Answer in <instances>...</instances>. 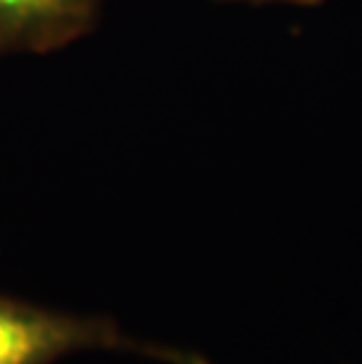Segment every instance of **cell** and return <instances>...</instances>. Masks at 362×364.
I'll return each mask as SVG.
<instances>
[{
	"instance_id": "2",
	"label": "cell",
	"mask_w": 362,
	"mask_h": 364,
	"mask_svg": "<svg viewBox=\"0 0 362 364\" xmlns=\"http://www.w3.org/2000/svg\"><path fill=\"white\" fill-rule=\"evenodd\" d=\"M102 0H0V54H48L95 26Z\"/></svg>"
},
{
	"instance_id": "3",
	"label": "cell",
	"mask_w": 362,
	"mask_h": 364,
	"mask_svg": "<svg viewBox=\"0 0 362 364\" xmlns=\"http://www.w3.org/2000/svg\"><path fill=\"white\" fill-rule=\"evenodd\" d=\"M284 3H311V0H284Z\"/></svg>"
},
{
	"instance_id": "1",
	"label": "cell",
	"mask_w": 362,
	"mask_h": 364,
	"mask_svg": "<svg viewBox=\"0 0 362 364\" xmlns=\"http://www.w3.org/2000/svg\"><path fill=\"white\" fill-rule=\"evenodd\" d=\"M78 350H127L169 364H210L203 355L139 343L109 317L52 311L0 294V364H55Z\"/></svg>"
}]
</instances>
